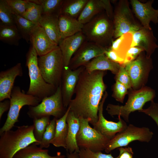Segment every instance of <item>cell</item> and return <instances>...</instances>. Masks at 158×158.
<instances>
[{
    "instance_id": "obj_42",
    "label": "cell",
    "mask_w": 158,
    "mask_h": 158,
    "mask_svg": "<svg viewBox=\"0 0 158 158\" xmlns=\"http://www.w3.org/2000/svg\"><path fill=\"white\" fill-rule=\"evenodd\" d=\"M144 51L142 49L138 47H131L127 51L123 65L135 60L140 53Z\"/></svg>"
},
{
    "instance_id": "obj_3",
    "label": "cell",
    "mask_w": 158,
    "mask_h": 158,
    "mask_svg": "<svg viewBox=\"0 0 158 158\" xmlns=\"http://www.w3.org/2000/svg\"><path fill=\"white\" fill-rule=\"evenodd\" d=\"M82 31L86 40L107 49L111 47L114 39L113 21L105 12H102L83 25Z\"/></svg>"
},
{
    "instance_id": "obj_11",
    "label": "cell",
    "mask_w": 158,
    "mask_h": 158,
    "mask_svg": "<svg viewBox=\"0 0 158 158\" xmlns=\"http://www.w3.org/2000/svg\"><path fill=\"white\" fill-rule=\"evenodd\" d=\"M153 135V133L148 127H138L129 124L123 131L110 139L104 151L109 153L116 148L127 146L135 141L149 142Z\"/></svg>"
},
{
    "instance_id": "obj_6",
    "label": "cell",
    "mask_w": 158,
    "mask_h": 158,
    "mask_svg": "<svg viewBox=\"0 0 158 158\" xmlns=\"http://www.w3.org/2000/svg\"><path fill=\"white\" fill-rule=\"evenodd\" d=\"M38 65L46 82L57 87L60 84L64 67L59 47L38 58Z\"/></svg>"
},
{
    "instance_id": "obj_22",
    "label": "cell",
    "mask_w": 158,
    "mask_h": 158,
    "mask_svg": "<svg viewBox=\"0 0 158 158\" xmlns=\"http://www.w3.org/2000/svg\"><path fill=\"white\" fill-rule=\"evenodd\" d=\"M57 15H42L38 24L44 30L51 40L58 45L61 40Z\"/></svg>"
},
{
    "instance_id": "obj_29",
    "label": "cell",
    "mask_w": 158,
    "mask_h": 158,
    "mask_svg": "<svg viewBox=\"0 0 158 158\" xmlns=\"http://www.w3.org/2000/svg\"><path fill=\"white\" fill-rule=\"evenodd\" d=\"M132 40V33L130 32L126 33L114 40H113L109 48L124 60L126 53L131 47Z\"/></svg>"
},
{
    "instance_id": "obj_37",
    "label": "cell",
    "mask_w": 158,
    "mask_h": 158,
    "mask_svg": "<svg viewBox=\"0 0 158 158\" xmlns=\"http://www.w3.org/2000/svg\"><path fill=\"white\" fill-rule=\"evenodd\" d=\"M112 96L116 101L123 103L125 95L128 94L127 88L117 81L112 86Z\"/></svg>"
},
{
    "instance_id": "obj_33",
    "label": "cell",
    "mask_w": 158,
    "mask_h": 158,
    "mask_svg": "<svg viewBox=\"0 0 158 158\" xmlns=\"http://www.w3.org/2000/svg\"><path fill=\"white\" fill-rule=\"evenodd\" d=\"M15 14L6 0H0V20L1 25H16Z\"/></svg>"
},
{
    "instance_id": "obj_24",
    "label": "cell",
    "mask_w": 158,
    "mask_h": 158,
    "mask_svg": "<svg viewBox=\"0 0 158 158\" xmlns=\"http://www.w3.org/2000/svg\"><path fill=\"white\" fill-rule=\"evenodd\" d=\"M58 22L61 40L82 31L83 25L77 19L60 15Z\"/></svg>"
},
{
    "instance_id": "obj_35",
    "label": "cell",
    "mask_w": 158,
    "mask_h": 158,
    "mask_svg": "<svg viewBox=\"0 0 158 158\" xmlns=\"http://www.w3.org/2000/svg\"><path fill=\"white\" fill-rule=\"evenodd\" d=\"M50 117L46 116L33 119V134L39 145L46 128L50 121Z\"/></svg>"
},
{
    "instance_id": "obj_14",
    "label": "cell",
    "mask_w": 158,
    "mask_h": 158,
    "mask_svg": "<svg viewBox=\"0 0 158 158\" xmlns=\"http://www.w3.org/2000/svg\"><path fill=\"white\" fill-rule=\"evenodd\" d=\"M107 96L108 93L105 91L99 107L98 120L93 126L94 128L111 139L124 130L128 125L120 116H118L117 122L108 121L104 118L103 114V105Z\"/></svg>"
},
{
    "instance_id": "obj_1",
    "label": "cell",
    "mask_w": 158,
    "mask_h": 158,
    "mask_svg": "<svg viewBox=\"0 0 158 158\" xmlns=\"http://www.w3.org/2000/svg\"><path fill=\"white\" fill-rule=\"evenodd\" d=\"M104 74L103 71L90 73L85 68L80 75L74 97L68 106L76 117L88 120L92 126L98 120L99 107L106 88Z\"/></svg>"
},
{
    "instance_id": "obj_21",
    "label": "cell",
    "mask_w": 158,
    "mask_h": 158,
    "mask_svg": "<svg viewBox=\"0 0 158 158\" xmlns=\"http://www.w3.org/2000/svg\"><path fill=\"white\" fill-rule=\"evenodd\" d=\"M68 132L66 140V149L67 152H79L80 148L76 142V136L80 127L79 119L70 110L66 118Z\"/></svg>"
},
{
    "instance_id": "obj_15",
    "label": "cell",
    "mask_w": 158,
    "mask_h": 158,
    "mask_svg": "<svg viewBox=\"0 0 158 158\" xmlns=\"http://www.w3.org/2000/svg\"><path fill=\"white\" fill-rule=\"evenodd\" d=\"M85 68L84 66L74 70L64 67L60 84L63 103L66 109L74 95L80 75Z\"/></svg>"
},
{
    "instance_id": "obj_16",
    "label": "cell",
    "mask_w": 158,
    "mask_h": 158,
    "mask_svg": "<svg viewBox=\"0 0 158 158\" xmlns=\"http://www.w3.org/2000/svg\"><path fill=\"white\" fill-rule=\"evenodd\" d=\"M153 0L142 3L138 0H130L132 11L142 26L146 28L152 29L150 26V22L158 24V9L152 6Z\"/></svg>"
},
{
    "instance_id": "obj_27",
    "label": "cell",
    "mask_w": 158,
    "mask_h": 158,
    "mask_svg": "<svg viewBox=\"0 0 158 158\" xmlns=\"http://www.w3.org/2000/svg\"><path fill=\"white\" fill-rule=\"evenodd\" d=\"M70 107H68L64 115L61 118L56 119L54 137L51 142L56 147H62L66 148V140L68 132L66 118Z\"/></svg>"
},
{
    "instance_id": "obj_10",
    "label": "cell",
    "mask_w": 158,
    "mask_h": 158,
    "mask_svg": "<svg viewBox=\"0 0 158 158\" xmlns=\"http://www.w3.org/2000/svg\"><path fill=\"white\" fill-rule=\"evenodd\" d=\"M79 118L80 127L76 139L79 148L87 149L94 152L104 150L110 139L92 128L88 120Z\"/></svg>"
},
{
    "instance_id": "obj_20",
    "label": "cell",
    "mask_w": 158,
    "mask_h": 158,
    "mask_svg": "<svg viewBox=\"0 0 158 158\" xmlns=\"http://www.w3.org/2000/svg\"><path fill=\"white\" fill-rule=\"evenodd\" d=\"M86 40L82 31L60 40L58 46L63 56L64 66H68L75 53Z\"/></svg>"
},
{
    "instance_id": "obj_12",
    "label": "cell",
    "mask_w": 158,
    "mask_h": 158,
    "mask_svg": "<svg viewBox=\"0 0 158 158\" xmlns=\"http://www.w3.org/2000/svg\"><path fill=\"white\" fill-rule=\"evenodd\" d=\"M124 66L130 78L132 89L138 90L145 86L153 68L151 57H148L144 51L135 60Z\"/></svg>"
},
{
    "instance_id": "obj_19",
    "label": "cell",
    "mask_w": 158,
    "mask_h": 158,
    "mask_svg": "<svg viewBox=\"0 0 158 158\" xmlns=\"http://www.w3.org/2000/svg\"><path fill=\"white\" fill-rule=\"evenodd\" d=\"M30 42L39 56L49 53L58 46L51 40L38 24L36 25L32 32Z\"/></svg>"
},
{
    "instance_id": "obj_45",
    "label": "cell",
    "mask_w": 158,
    "mask_h": 158,
    "mask_svg": "<svg viewBox=\"0 0 158 158\" xmlns=\"http://www.w3.org/2000/svg\"><path fill=\"white\" fill-rule=\"evenodd\" d=\"M10 99H6L0 102V120L5 112L9 110L10 107Z\"/></svg>"
},
{
    "instance_id": "obj_44",
    "label": "cell",
    "mask_w": 158,
    "mask_h": 158,
    "mask_svg": "<svg viewBox=\"0 0 158 158\" xmlns=\"http://www.w3.org/2000/svg\"><path fill=\"white\" fill-rule=\"evenodd\" d=\"M119 154L118 158H133V152L129 147H121L118 148Z\"/></svg>"
},
{
    "instance_id": "obj_17",
    "label": "cell",
    "mask_w": 158,
    "mask_h": 158,
    "mask_svg": "<svg viewBox=\"0 0 158 158\" xmlns=\"http://www.w3.org/2000/svg\"><path fill=\"white\" fill-rule=\"evenodd\" d=\"M23 71L21 63L0 72V102L10 99L15 80L17 76H22Z\"/></svg>"
},
{
    "instance_id": "obj_25",
    "label": "cell",
    "mask_w": 158,
    "mask_h": 158,
    "mask_svg": "<svg viewBox=\"0 0 158 158\" xmlns=\"http://www.w3.org/2000/svg\"><path fill=\"white\" fill-rule=\"evenodd\" d=\"M107 0H88L77 18L83 25L105 10Z\"/></svg>"
},
{
    "instance_id": "obj_46",
    "label": "cell",
    "mask_w": 158,
    "mask_h": 158,
    "mask_svg": "<svg viewBox=\"0 0 158 158\" xmlns=\"http://www.w3.org/2000/svg\"><path fill=\"white\" fill-rule=\"evenodd\" d=\"M66 157L67 158H80L78 153L76 152L72 153L67 152Z\"/></svg>"
},
{
    "instance_id": "obj_36",
    "label": "cell",
    "mask_w": 158,
    "mask_h": 158,
    "mask_svg": "<svg viewBox=\"0 0 158 158\" xmlns=\"http://www.w3.org/2000/svg\"><path fill=\"white\" fill-rule=\"evenodd\" d=\"M56 118H54L50 121L43 135L39 145L41 148H48L54 138L55 131Z\"/></svg>"
},
{
    "instance_id": "obj_31",
    "label": "cell",
    "mask_w": 158,
    "mask_h": 158,
    "mask_svg": "<svg viewBox=\"0 0 158 158\" xmlns=\"http://www.w3.org/2000/svg\"><path fill=\"white\" fill-rule=\"evenodd\" d=\"M16 25L21 37L27 42H30V36L35 24L23 17L15 15Z\"/></svg>"
},
{
    "instance_id": "obj_43",
    "label": "cell",
    "mask_w": 158,
    "mask_h": 158,
    "mask_svg": "<svg viewBox=\"0 0 158 158\" xmlns=\"http://www.w3.org/2000/svg\"><path fill=\"white\" fill-rule=\"evenodd\" d=\"M104 54L111 61L120 65L124 64V59L118 56L115 52L109 48L106 50Z\"/></svg>"
},
{
    "instance_id": "obj_38",
    "label": "cell",
    "mask_w": 158,
    "mask_h": 158,
    "mask_svg": "<svg viewBox=\"0 0 158 158\" xmlns=\"http://www.w3.org/2000/svg\"><path fill=\"white\" fill-rule=\"evenodd\" d=\"M15 15L22 16L25 12L27 4V0H6Z\"/></svg>"
},
{
    "instance_id": "obj_23",
    "label": "cell",
    "mask_w": 158,
    "mask_h": 158,
    "mask_svg": "<svg viewBox=\"0 0 158 158\" xmlns=\"http://www.w3.org/2000/svg\"><path fill=\"white\" fill-rule=\"evenodd\" d=\"M84 66L88 72L109 70L116 75L119 70L120 65L110 60L104 54L94 58Z\"/></svg>"
},
{
    "instance_id": "obj_40",
    "label": "cell",
    "mask_w": 158,
    "mask_h": 158,
    "mask_svg": "<svg viewBox=\"0 0 158 158\" xmlns=\"http://www.w3.org/2000/svg\"><path fill=\"white\" fill-rule=\"evenodd\" d=\"M80 158H118L114 157L111 154H105L101 152H94L89 150L80 149L78 152Z\"/></svg>"
},
{
    "instance_id": "obj_34",
    "label": "cell",
    "mask_w": 158,
    "mask_h": 158,
    "mask_svg": "<svg viewBox=\"0 0 158 158\" xmlns=\"http://www.w3.org/2000/svg\"><path fill=\"white\" fill-rule=\"evenodd\" d=\"M27 0L26 10L21 16L35 24H37L42 15L41 6L29 0Z\"/></svg>"
},
{
    "instance_id": "obj_18",
    "label": "cell",
    "mask_w": 158,
    "mask_h": 158,
    "mask_svg": "<svg viewBox=\"0 0 158 158\" xmlns=\"http://www.w3.org/2000/svg\"><path fill=\"white\" fill-rule=\"evenodd\" d=\"M133 40L131 47H138L143 49L148 57L151 56L158 45L157 40L153 35L152 29L142 27L139 30L132 33Z\"/></svg>"
},
{
    "instance_id": "obj_5",
    "label": "cell",
    "mask_w": 158,
    "mask_h": 158,
    "mask_svg": "<svg viewBox=\"0 0 158 158\" xmlns=\"http://www.w3.org/2000/svg\"><path fill=\"white\" fill-rule=\"evenodd\" d=\"M37 53L32 45L26 55V66L28 69L30 83L27 94L42 100L56 92L57 87L47 83L39 68Z\"/></svg>"
},
{
    "instance_id": "obj_41",
    "label": "cell",
    "mask_w": 158,
    "mask_h": 158,
    "mask_svg": "<svg viewBox=\"0 0 158 158\" xmlns=\"http://www.w3.org/2000/svg\"><path fill=\"white\" fill-rule=\"evenodd\" d=\"M139 112L143 113L151 117L156 123L158 127V103L154 101L151 102L150 106L147 109H143Z\"/></svg>"
},
{
    "instance_id": "obj_28",
    "label": "cell",
    "mask_w": 158,
    "mask_h": 158,
    "mask_svg": "<svg viewBox=\"0 0 158 158\" xmlns=\"http://www.w3.org/2000/svg\"><path fill=\"white\" fill-rule=\"evenodd\" d=\"M88 1L63 0L59 15H64L77 19Z\"/></svg>"
},
{
    "instance_id": "obj_26",
    "label": "cell",
    "mask_w": 158,
    "mask_h": 158,
    "mask_svg": "<svg viewBox=\"0 0 158 158\" xmlns=\"http://www.w3.org/2000/svg\"><path fill=\"white\" fill-rule=\"evenodd\" d=\"M66 156L58 152L54 156L49 155V150L32 144L17 152L13 158H65Z\"/></svg>"
},
{
    "instance_id": "obj_7",
    "label": "cell",
    "mask_w": 158,
    "mask_h": 158,
    "mask_svg": "<svg viewBox=\"0 0 158 158\" xmlns=\"http://www.w3.org/2000/svg\"><path fill=\"white\" fill-rule=\"evenodd\" d=\"M113 21L115 39L126 33H132L143 27L134 17L127 0H120L116 4Z\"/></svg>"
},
{
    "instance_id": "obj_2",
    "label": "cell",
    "mask_w": 158,
    "mask_h": 158,
    "mask_svg": "<svg viewBox=\"0 0 158 158\" xmlns=\"http://www.w3.org/2000/svg\"><path fill=\"white\" fill-rule=\"evenodd\" d=\"M33 129V125H23L0 134V158H13L17 152L30 145H37Z\"/></svg>"
},
{
    "instance_id": "obj_32",
    "label": "cell",
    "mask_w": 158,
    "mask_h": 158,
    "mask_svg": "<svg viewBox=\"0 0 158 158\" xmlns=\"http://www.w3.org/2000/svg\"><path fill=\"white\" fill-rule=\"evenodd\" d=\"M29 1L41 6L42 15L55 14L59 16L63 1V0H29Z\"/></svg>"
},
{
    "instance_id": "obj_39",
    "label": "cell",
    "mask_w": 158,
    "mask_h": 158,
    "mask_svg": "<svg viewBox=\"0 0 158 158\" xmlns=\"http://www.w3.org/2000/svg\"><path fill=\"white\" fill-rule=\"evenodd\" d=\"M115 79L116 81L124 85L128 89H132L130 78L124 65H120L119 70L115 75Z\"/></svg>"
},
{
    "instance_id": "obj_13",
    "label": "cell",
    "mask_w": 158,
    "mask_h": 158,
    "mask_svg": "<svg viewBox=\"0 0 158 158\" xmlns=\"http://www.w3.org/2000/svg\"><path fill=\"white\" fill-rule=\"evenodd\" d=\"M107 49L95 43L86 40L74 54L68 66L74 70L84 66L94 58L105 54Z\"/></svg>"
},
{
    "instance_id": "obj_4",
    "label": "cell",
    "mask_w": 158,
    "mask_h": 158,
    "mask_svg": "<svg viewBox=\"0 0 158 158\" xmlns=\"http://www.w3.org/2000/svg\"><path fill=\"white\" fill-rule=\"evenodd\" d=\"M128 94L127 100L124 105L109 104L106 109L110 116H120L126 122H129V116L131 113L142 110L145 104L153 101L156 96L155 90L146 86L138 90L130 89Z\"/></svg>"
},
{
    "instance_id": "obj_9",
    "label": "cell",
    "mask_w": 158,
    "mask_h": 158,
    "mask_svg": "<svg viewBox=\"0 0 158 158\" xmlns=\"http://www.w3.org/2000/svg\"><path fill=\"white\" fill-rule=\"evenodd\" d=\"M67 109L63 103L60 84L54 94L44 98L37 106H30L27 114L33 119L50 116L59 119L64 115Z\"/></svg>"
},
{
    "instance_id": "obj_30",
    "label": "cell",
    "mask_w": 158,
    "mask_h": 158,
    "mask_svg": "<svg viewBox=\"0 0 158 158\" xmlns=\"http://www.w3.org/2000/svg\"><path fill=\"white\" fill-rule=\"evenodd\" d=\"M16 25L0 24V40L10 45L18 46L21 38Z\"/></svg>"
},
{
    "instance_id": "obj_8",
    "label": "cell",
    "mask_w": 158,
    "mask_h": 158,
    "mask_svg": "<svg viewBox=\"0 0 158 158\" xmlns=\"http://www.w3.org/2000/svg\"><path fill=\"white\" fill-rule=\"evenodd\" d=\"M10 106L6 119L0 129V134L11 130L18 121V118L21 109L24 106H35L41 100L38 98L25 93L18 86H14L10 99Z\"/></svg>"
}]
</instances>
